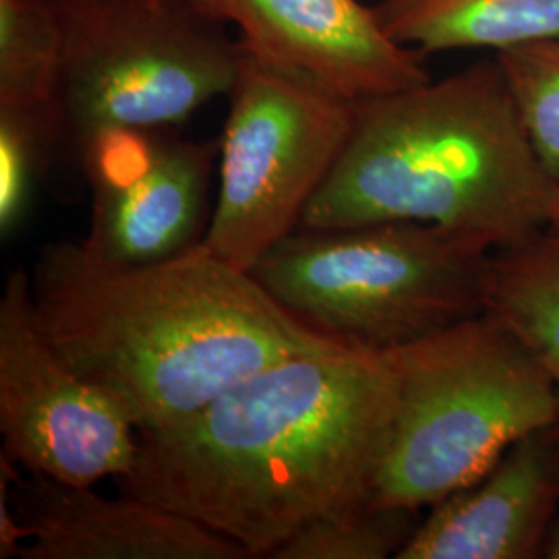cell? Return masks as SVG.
<instances>
[{"label": "cell", "instance_id": "8", "mask_svg": "<svg viewBox=\"0 0 559 559\" xmlns=\"http://www.w3.org/2000/svg\"><path fill=\"white\" fill-rule=\"evenodd\" d=\"M0 433L25 473L69 485L119 479L140 450L138 427L44 338L23 267L0 297Z\"/></svg>", "mask_w": 559, "mask_h": 559}, {"label": "cell", "instance_id": "17", "mask_svg": "<svg viewBox=\"0 0 559 559\" xmlns=\"http://www.w3.org/2000/svg\"><path fill=\"white\" fill-rule=\"evenodd\" d=\"M60 145L55 104L0 106V237L11 239L27 218L50 154Z\"/></svg>", "mask_w": 559, "mask_h": 559}, {"label": "cell", "instance_id": "4", "mask_svg": "<svg viewBox=\"0 0 559 559\" xmlns=\"http://www.w3.org/2000/svg\"><path fill=\"white\" fill-rule=\"evenodd\" d=\"M493 251L483 237L423 222L299 228L251 274L323 334L394 350L485 313Z\"/></svg>", "mask_w": 559, "mask_h": 559}, {"label": "cell", "instance_id": "1", "mask_svg": "<svg viewBox=\"0 0 559 559\" xmlns=\"http://www.w3.org/2000/svg\"><path fill=\"white\" fill-rule=\"evenodd\" d=\"M399 406L390 350L355 344L280 360L195 415L140 433L120 493L272 558L309 522L373 498Z\"/></svg>", "mask_w": 559, "mask_h": 559}, {"label": "cell", "instance_id": "2", "mask_svg": "<svg viewBox=\"0 0 559 559\" xmlns=\"http://www.w3.org/2000/svg\"><path fill=\"white\" fill-rule=\"evenodd\" d=\"M32 293L44 338L140 433L177 425L274 362L346 344L203 242L154 263L50 242L34 263Z\"/></svg>", "mask_w": 559, "mask_h": 559}, {"label": "cell", "instance_id": "3", "mask_svg": "<svg viewBox=\"0 0 559 559\" xmlns=\"http://www.w3.org/2000/svg\"><path fill=\"white\" fill-rule=\"evenodd\" d=\"M543 166L500 60L357 102L348 141L299 228L423 222L514 247L549 228Z\"/></svg>", "mask_w": 559, "mask_h": 559}, {"label": "cell", "instance_id": "11", "mask_svg": "<svg viewBox=\"0 0 559 559\" xmlns=\"http://www.w3.org/2000/svg\"><path fill=\"white\" fill-rule=\"evenodd\" d=\"M559 516V419L514 441L479 479L431 506L399 559H535Z\"/></svg>", "mask_w": 559, "mask_h": 559}, {"label": "cell", "instance_id": "16", "mask_svg": "<svg viewBox=\"0 0 559 559\" xmlns=\"http://www.w3.org/2000/svg\"><path fill=\"white\" fill-rule=\"evenodd\" d=\"M419 510L365 500L309 522L272 554L274 559L399 558L419 526Z\"/></svg>", "mask_w": 559, "mask_h": 559}, {"label": "cell", "instance_id": "14", "mask_svg": "<svg viewBox=\"0 0 559 559\" xmlns=\"http://www.w3.org/2000/svg\"><path fill=\"white\" fill-rule=\"evenodd\" d=\"M485 313L519 336L551 376L559 396V233L543 230L496 249Z\"/></svg>", "mask_w": 559, "mask_h": 559}, {"label": "cell", "instance_id": "9", "mask_svg": "<svg viewBox=\"0 0 559 559\" xmlns=\"http://www.w3.org/2000/svg\"><path fill=\"white\" fill-rule=\"evenodd\" d=\"M117 131L80 156L94 189L87 249L117 263L170 260L201 242L218 143Z\"/></svg>", "mask_w": 559, "mask_h": 559}, {"label": "cell", "instance_id": "13", "mask_svg": "<svg viewBox=\"0 0 559 559\" xmlns=\"http://www.w3.org/2000/svg\"><path fill=\"white\" fill-rule=\"evenodd\" d=\"M390 38L420 55L501 50L559 36V0H381L373 7Z\"/></svg>", "mask_w": 559, "mask_h": 559}, {"label": "cell", "instance_id": "5", "mask_svg": "<svg viewBox=\"0 0 559 559\" xmlns=\"http://www.w3.org/2000/svg\"><path fill=\"white\" fill-rule=\"evenodd\" d=\"M390 355L399 406L373 485L381 506L431 508L479 479L522 436L559 419L551 376L489 313Z\"/></svg>", "mask_w": 559, "mask_h": 559}, {"label": "cell", "instance_id": "6", "mask_svg": "<svg viewBox=\"0 0 559 559\" xmlns=\"http://www.w3.org/2000/svg\"><path fill=\"white\" fill-rule=\"evenodd\" d=\"M62 32L55 110L80 158L102 135L170 129L230 94L240 40L195 0H52Z\"/></svg>", "mask_w": 559, "mask_h": 559}, {"label": "cell", "instance_id": "20", "mask_svg": "<svg viewBox=\"0 0 559 559\" xmlns=\"http://www.w3.org/2000/svg\"><path fill=\"white\" fill-rule=\"evenodd\" d=\"M549 230H558L559 233V187L554 203H551V212H549Z\"/></svg>", "mask_w": 559, "mask_h": 559}, {"label": "cell", "instance_id": "12", "mask_svg": "<svg viewBox=\"0 0 559 559\" xmlns=\"http://www.w3.org/2000/svg\"><path fill=\"white\" fill-rule=\"evenodd\" d=\"M94 485L29 475L11 479V501L25 528L23 559H247L239 543L154 501Z\"/></svg>", "mask_w": 559, "mask_h": 559}, {"label": "cell", "instance_id": "18", "mask_svg": "<svg viewBox=\"0 0 559 559\" xmlns=\"http://www.w3.org/2000/svg\"><path fill=\"white\" fill-rule=\"evenodd\" d=\"M496 59L543 166L559 182V36L501 50Z\"/></svg>", "mask_w": 559, "mask_h": 559}, {"label": "cell", "instance_id": "19", "mask_svg": "<svg viewBox=\"0 0 559 559\" xmlns=\"http://www.w3.org/2000/svg\"><path fill=\"white\" fill-rule=\"evenodd\" d=\"M543 558L559 559V516L556 520V524H554V528H551V535L547 539V545H545Z\"/></svg>", "mask_w": 559, "mask_h": 559}, {"label": "cell", "instance_id": "15", "mask_svg": "<svg viewBox=\"0 0 559 559\" xmlns=\"http://www.w3.org/2000/svg\"><path fill=\"white\" fill-rule=\"evenodd\" d=\"M62 32L52 0H0V106H50Z\"/></svg>", "mask_w": 559, "mask_h": 559}, {"label": "cell", "instance_id": "7", "mask_svg": "<svg viewBox=\"0 0 559 559\" xmlns=\"http://www.w3.org/2000/svg\"><path fill=\"white\" fill-rule=\"evenodd\" d=\"M221 143L218 198L201 242L251 272L299 228L353 129L355 104L263 59L240 41Z\"/></svg>", "mask_w": 559, "mask_h": 559}, {"label": "cell", "instance_id": "10", "mask_svg": "<svg viewBox=\"0 0 559 559\" xmlns=\"http://www.w3.org/2000/svg\"><path fill=\"white\" fill-rule=\"evenodd\" d=\"M239 27L240 41L265 60L342 100L402 92L431 80L423 55L381 27L359 0H195Z\"/></svg>", "mask_w": 559, "mask_h": 559}]
</instances>
